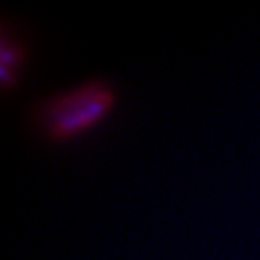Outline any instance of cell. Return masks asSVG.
<instances>
[{"mask_svg": "<svg viewBox=\"0 0 260 260\" xmlns=\"http://www.w3.org/2000/svg\"><path fill=\"white\" fill-rule=\"evenodd\" d=\"M29 57V41L14 20L3 17L0 32V85L4 94L19 88Z\"/></svg>", "mask_w": 260, "mask_h": 260, "instance_id": "7a4b0ae2", "label": "cell"}, {"mask_svg": "<svg viewBox=\"0 0 260 260\" xmlns=\"http://www.w3.org/2000/svg\"><path fill=\"white\" fill-rule=\"evenodd\" d=\"M118 88L105 76H92L28 103L25 122L48 144H64L94 129L118 104Z\"/></svg>", "mask_w": 260, "mask_h": 260, "instance_id": "6da1fadb", "label": "cell"}]
</instances>
